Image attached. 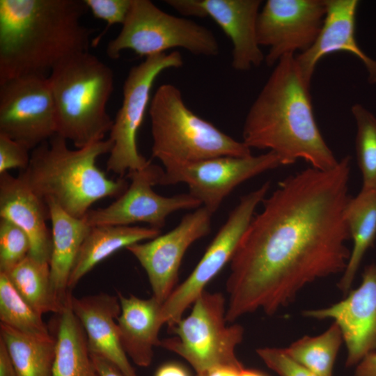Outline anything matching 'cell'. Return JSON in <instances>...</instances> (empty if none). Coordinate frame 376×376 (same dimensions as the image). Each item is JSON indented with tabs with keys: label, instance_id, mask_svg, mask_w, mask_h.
Listing matches in <instances>:
<instances>
[{
	"label": "cell",
	"instance_id": "cell-1",
	"mask_svg": "<svg viewBox=\"0 0 376 376\" xmlns=\"http://www.w3.org/2000/svg\"><path fill=\"white\" fill-rule=\"evenodd\" d=\"M351 157L285 178L263 201L230 262L226 318L273 315L312 282L343 273L350 256L345 210Z\"/></svg>",
	"mask_w": 376,
	"mask_h": 376
},
{
	"label": "cell",
	"instance_id": "cell-2",
	"mask_svg": "<svg viewBox=\"0 0 376 376\" xmlns=\"http://www.w3.org/2000/svg\"><path fill=\"white\" fill-rule=\"evenodd\" d=\"M244 119L242 141L249 148L275 153L281 166L299 159L318 170L335 168L339 160L316 123L308 83L295 54L274 66Z\"/></svg>",
	"mask_w": 376,
	"mask_h": 376
},
{
	"label": "cell",
	"instance_id": "cell-3",
	"mask_svg": "<svg viewBox=\"0 0 376 376\" xmlns=\"http://www.w3.org/2000/svg\"><path fill=\"white\" fill-rule=\"evenodd\" d=\"M80 0H0V83L47 73L88 52L93 29Z\"/></svg>",
	"mask_w": 376,
	"mask_h": 376
},
{
	"label": "cell",
	"instance_id": "cell-4",
	"mask_svg": "<svg viewBox=\"0 0 376 376\" xmlns=\"http://www.w3.org/2000/svg\"><path fill=\"white\" fill-rule=\"evenodd\" d=\"M112 147L109 138L72 150L56 134L33 150L28 166L18 176L43 201L52 199L82 219L94 203L120 196L129 185L123 178H109L96 165Z\"/></svg>",
	"mask_w": 376,
	"mask_h": 376
},
{
	"label": "cell",
	"instance_id": "cell-5",
	"mask_svg": "<svg viewBox=\"0 0 376 376\" xmlns=\"http://www.w3.org/2000/svg\"><path fill=\"white\" fill-rule=\"evenodd\" d=\"M56 114V134L76 148L103 140L113 120L107 104L113 90L111 69L88 52L55 67L48 75Z\"/></svg>",
	"mask_w": 376,
	"mask_h": 376
},
{
	"label": "cell",
	"instance_id": "cell-6",
	"mask_svg": "<svg viewBox=\"0 0 376 376\" xmlns=\"http://www.w3.org/2000/svg\"><path fill=\"white\" fill-rule=\"evenodd\" d=\"M152 156L164 168L221 156L246 157L251 154L242 141H237L194 113L180 89L164 84L150 104Z\"/></svg>",
	"mask_w": 376,
	"mask_h": 376
},
{
	"label": "cell",
	"instance_id": "cell-7",
	"mask_svg": "<svg viewBox=\"0 0 376 376\" xmlns=\"http://www.w3.org/2000/svg\"><path fill=\"white\" fill-rule=\"evenodd\" d=\"M191 306L188 316L168 328L175 336L159 346L185 359L196 374L219 366L244 368L235 354L244 329L227 324L224 295L205 290Z\"/></svg>",
	"mask_w": 376,
	"mask_h": 376
},
{
	"label": "cell",
	"instance_id": "cell-8",
	"mask_svg": "<svg viewBox=\"0 0 376 376\" xmlns=\"http://www.w3.org/2000/svg\"><path fill=\"white\" fill-rule=\"evenodd\" d=\"M173 48L205 56L219 53L218 41L207 27L167 13L150 0H132L121 31L109 42L106 52L112 59L125 49L146 58Z\"/></svg>",
	"mask_w": 376,
	"mask_h": 376
},
{
	"label": "cell",
	"instance_id": "cell-9",
	"mask_svg": "<svg viewBox=\"0 0 376 376\" xmlns=\"http://www.w3.org/2000/svg\"><path fill=\"white\" fill-rule=\"evenodd\" d=\"M184 63L178 51L146 57L129 71L123 87V102L109 132L113 147L107 170L123 176L130 171L145 168L151 161L138 150L137 135L148 108L150 91L157 77L169 68Z\"/></svg>",
	"mask_w": 376,
	"mask_h": 376
},
{
	"label": "cell",
	"instance_id": "cell-10",
	"mask_svg": "<svg viewBox=\"0 0 376 376\" xmlns=\"http://www.w3.org/2000/svg\"><path fill=\"white\" fill-rule=\"evenodd\" d=\"M269 188L267 181L240 198L191 273L162 304L160 320L163 325L170 328L177 323L207 285L230 262L256 207Z\"/></svg>",
	"mask_w": 376,
	"mask_h": 376
},
{
	"label": "cell",
	"instance_id": "cell-11",
	"mask_svg": "<svg viewBox=\"0 0 376 376\" xmlns=\"http://www.w3.org/2000/svg\"><path fill=\"white\" fill-rule=\"evenodd\" d=\"M280 166L279 158L271 151L246 157L221 156L166 166L159 185L186 184L189 193L214 214L237 186Z\"/></svg>",
	"mask_w": 376,
	"mask_h": 376
},
{
	"label": "cell",
	"instance_id": "cell-12",
	"mask_svg": "<svg viewBox=\"0 0 376 376\" xmlns=\"http://www.w3.org/2000/svg\"><path fill=\"white\" fill-rule=\"evenodd\" d=\"M162 175L163 169L151 162L142 169L128 172L130 184L126 190L109 205L90 210L82 219L91 227L146 223L161 230L171 214L202 206L189 193L173 196L156 193L152 187L159 185Z\"/></svg>",
	"mask_w": 376,
	"mask_h": 376
},
{
	"label": "cell",
	"instance_id": "cell-13",
	"mask_svg": "<svg viewBox=\"0 0 376 376\" xmlns=\"http://www.w3.org/2000/svg\"><path fill=\"white\" fill-rule=\"evenodd\" d=\"M56 134V108L48 77L0 83V134L33 150Z\"/></svg>",
	"mask_w": 376,
	"mask_h": 376
},
{
	"label": "cell",
	"instance_id": "cell-14",
	"mask_svg": "<svg viewBox=\"0 0 376 376\" xmlns=\"http://www.w3.org/2000/svg\"><path fill=\"white\" fill-rule=\"evenodd\" d=\"M325 13L324 0L266 1L258 17L256 34L259 45L269 48L267 65L308 49L320 33Z\"/></svg>",
	"mask_w": 376,
	"mask_h": 376
},
{
	"label": "cell",
	"instance_id": "cell-15",
	"mask_svg": "<svg viewBox=\"0 0 376 376\" xmlns=\"http://www.w3.org/2000/svg\"><path fill=\"white\" fill-rule=\"evenodd\" d=\"M212 215L201 206L186 214L168 233L126 248L144 269L152 297L160 303L178 285L179 269L187 249L210 233Z\"/></svg>",
	"mask_w": 376,
	"mask_h": 376
},
{
	"label": "cell",
	"instance_id": "cell-16",
	"mask_svg": "<svg viewBox=\"0 0 376 376\" xmlns=\"http://www.w3.org/2000/svg\"><path fill=\"white\" fill-rule=\"evenodd\" d=\"M180 14L209 17L229 38L233 45V68L246 72L265 61L257 40L256 26L260 0H166Z\"/></svg>",
	"mask_w": 376,
	"mask_h": 376
},
{
	"label": "cell",
	"instance_id": "cell-17",
	"mask_svg": "<svg viewBox=\"0 0 376 376\" xmlns=\"http://www.w3.org/2000/svg\"><path fill=\"white\" fill-rule=\"evenodd\" d=\"M302 314L318 320H334L347 347L346 367L357 365L366 355L376 351V263L365 267L361 283L350 290L344 299Z\"/></svg>",
	"mask_w": 376,
	"mask_h": 376
},
{
	"label": "cell",
	"instance_id": "cell-18",
	"mask_svg": "<svg viewBox=\"0 0 376 376\" xmlns=\"http://www.w3.org/2000/svg\"><path fill=\"white\" fill-rule=\"evenodd\" d=\"M326 13L320 33L313 45L295 56L305 79L311 83L319 61L336 52H346L363 65L368 81L376 85V59L362 50L356 38V18L358 0H324Z\"/></svg>",
	"mask_w": 376,
	"mask_h": 376
},
{
	"label": "cell",
	"instance_id": "cell-19",
	"mask_svg": "<svg viewBox=\"0 0 376 376\" xmlns=\"http://www.w3.org/2000/svg\"><path fill=\"white\" fill-rule=\"evenodd\" d=\"M70 305L85 331L91 354L109 360L125 376H137L118 334L120 304L118 296L104 292L82 297L71 295Z\"/></svg>",
	"mask_w": 376,
	"mask_h": 376
},
{
	"label": "cell",
	"instance_id": "cell-20",
	"mask_svg": "<svg viewBox=\"0 0 376 376\" xmlns=\"http://www.w3.org/2000/svg\"><path fill=\"white\" fill-rule=\"evenodd\" d=\"M0 217L15 224L28 235L29 256L42 262H50L52 239L47 226L48 206L19 177L8 172L0 173Z\"/></svg>",
	"mask_w": 376,
	"mask_h": 376
},
{
	"label": "cell",
	"instance_id": "cell-21",
	"mask_svg": "<svg viewBox=\"0 0 376 376\" xmlns=\"http://www.w3.org/2000/svg\"><path fill=\"white\" fill-rule=\"evenodd\" d=\"M120 313L117 326L121 345L133 362L141 367L150 365L156 346H159V332L162 304L152 296L141 299L118 292Z\"/></svg>",
	"mask_w": 376,
	"mask_h": 376
},
{
	"label": "cell",
	"instance_id": "cell-22",
	"mask_svg": "<svg viewBox=\"0 0 376 376\" xmlns=\"http://www.w3.org/2000/svg\"><path fill=\"white\" fill-rule=\"evenodd\" d=\"M52 223V249L49 262L52 285L65 304L70 296L68 281L81 245L91 230L83 219L65 212L52 199L45 201Z\"/></svg>",
	"mask_w": 376,
	"mask_h": 376
},
{
	"label": "cell",
	"instance_id": "cell-23",
	"mask_svg": "<svg viewBox=\"0 0 376 376\" xmlns=\"http://www.w3.org/2000/svg\"><path fill=\"white\" fill-rule=\"evenodd\" d=\"M161 230L152 227L99 225L91 228L75 262L68 281L72 290L96 265L121 249L152 240Z\"/></svg>",
	"mask_w": 376,
	"mask_h": 376
},
{
	"label": "cell",
	"instance_id": "cell-24",
	"mask_svg": "<svg viewBox=\"0 0 376 376\" xmlns=\"http://www.w3.org/2000/svg\"><path fill=\"white\" fill-rule=\"evenodd\" d=\"M71 295L58 313L52 376H98L85 331L72 309Z\"/></svg>",
	"mask_w": 376,
	"mask_h": 376
},
{
	"label": "cell",
	"instance_id": "cell-25",
	"mask_svg": "<svg viewBox=\"0 0 376 376\" xmlns=\"http://www.w3.org/2000/svg\"><path fill=\"white\" fill-rule=\"evenodd\" d=\"M345 219L353 247L337 285L347 295L366 252L376 239V188L361 189L355 197H350L345 210Z\"/></svg>",
	"mask_w": 376,
	"mask_h": 376
},
{
	"label": "cell",
	"instance_id": "cell-26",
	"mask_svg": "<svg viewBox=\"0 0 376 376\" xmlns=\"http://www.w3.org/2000/svg\"><path fill=\"white\" fill-rule=\"evenodd\" d=\"M5 274L20 295L39 314H58L63 309L65 304L54 289L49 263L29 255Z\"/></svg>",
	"mask_w": 376,
	"mask_h": 376
},
{
	"label": "cell",
	"instance_id": "cell-27",
	"mask_svg": "<svg viewBox=\"0 0 376 376\" xmlns=\"http://www.w3.org/2000/svg\"><path fill=\"white\" fill-rule=\"evenodd\" d=\"M0 338L5 343L17 376H52L55 338L39 339L0 323Z\"/></svg>",
	"mask_w": 376,
	"mask_h": 376
},
{
	"label": "cell",
	"instance_id": "cell-28",
	"mask_svg": "<svg viewBox=\"0 0 376 376\" xmlns=\"http://www.w3.org/2000/svg\"><path fill=\"white\" fill-rule=\"evenodd\" d=\"M343 341L340 329L334 322L322 334L304 336L283 350L318 376H333L334 363Z\"/></svg>",
	"mask_w": 376,
	"mask_h": 376
},
{
	"label": "cell",
	"instance_id": "cell-29",
	"mask_svg": "<svg viewBox=\"0 0 376 376\" xmlns=\"http://www.w3.org/2000/svg\"><path fill=\"white\" fill-rule=\"evenodd\" d=\"M20 295L8 276L0 272V320L26 335L39 339L54 338L42 318Z\"/></svg>",
	"mask_w": 376,
	"mask_h": 376
},
{
	"label": "cell",
	"instance_id": "cell-30",
	"mask_svg": "<svg viewBox=\"0 0 376 376\" xmlns=\"http://www.w3.org/2000/svg\"><path fill=\"white\" fill-rule=\"evenodd\" d=\"M356 125L355 152L363 189L376 188V116L360 103L351 107Z\"/></svg>",
	"mask_w": 376,
	"mask_h": 376
},
{
	"label": "cell",
	"instance_id": "cell-31",
	"mask_svg": "<svg viewBox=\"0 0 376 376\" xmlns=\"http://www.w3.org/2000/svg\"><path fill=\"white\" fill-rule=\"evenodd\" d=\"M30 250L27 234L12 221L1 219L0 272H8L29 255Z\"/></svg>",
	"mask_w": 376,
	"mask_h": 376
},
{
	"label": "cell",
	"instance_id": "cell-32",
	"mask_svg": "<svg viewBox=\"0 0 376 376\" xmlns=\"http://www.w3.org/2000/svg\"><path fill=\"white\" fill-rule=\"evenodd\" d=\"M256 352L279 376H318L289 357L283 348L265 347L257 349Z\"/></svg>",
	"mask_w": 376,
	"mask_h": 376
},
{
	"label": "cell",
	"instance_id": "cell-33",
	"mask_svg": "<svg viewBox=\"0 0 376 376\" xmlns=\"http://www.w3.org/2000/svg\"><path fill=\"white\" fill-rule=\"evenodd\" d=\"M88 9L91 10L95 18L104 20L107 27L101 34L102 36L107 29L113 24H123L127 16L132 0H84ZM93 41L95 45L102 36Z\"/></svg>",
	"mask_w": 376,
	"mask_h": 376
},
{
	"label": "cell",
	"instance_id": "cell-34",
	"mask_svg": "<svg viewBox=\"0 0 376 376\" xmlns=\"http://www.w3.org/2000/svg\"><path fill=\"white\" fill-rule=\"evenodd\" d=\"M29 150L22 143L0 134V173L12 169H26L31 157Z\"/></svg>",
	"mask_w": 376,
	"mask_h": 376
},
{
	"label": "cell",
	"instance_id": "cell-35",
	"mask_svg": "<svg viewBox=\"0 0 376 376\" xmlns=\"http://www.w3.org/2000/svg\"><path fill=\"white\" fill-rule=\"evenodd\" d=\"M91 360L98 376H125L123 372L109 360L91 354Z\"/></svg>",
	"mask_w": 376,
	"mask_h": 376
},
{
	"label": "cell",
	"instance_id": "cell-36",
	"mask_svg": "<svg viewBox=\"0 0 376 376\" xmlns=\"http://www.w3.org/2000/svg\"><path fill=\"white\" fill-rule=\"evenodd\" d=\"M357 365L354 376H376V351L366 355Z\"/></svg>",
	"mask_w": 376,
	"mask_h": 376
},
{
	"label": "cell",
	"instance_id": "cell-37",
	"mask_svg": "<svg viewBox=\"0 0 376 376\" xmlns=\"http://www.w3.org/2000/svg\"><path fill=\"white\" fill-rule=\"evenodd\" d=\"M0 376H17L13 361L1 338H0Z\"/></svg>",
	"mask_w": 376,
	"mask_h": 376
},
{
	"label": "cell",
	"instance_id": "cell-38",
	"mask_svg": "<svg viewBox=\"0 0 376 376\" xmlns=\"http://www.w3.org/2000/svg\"><path fill=\"white\" fill-rule=\"evenodd\" d=\"M154 376H191L187 369L175 362H168L159 366Z\"/></svg>",
	"mask_w": 376,
	"mask_h": 376
},
{
	"label": "cell",
	"instance_id": "cell-39",
	"mask_svg": "<svg viewBox=\"0 0 376 376\" xmlns=\"http://www.w3.org/2000/svg\"><path fill=\"white\" fill-rule=\"evenodd\" d=\"M244 368L219 366L196 374V376H240V372Z\"/></svg>",
	"mask_w": 376,
	"mask_h": 376
},
{
	"label": "cell",
	"instance_id": "cell-40",
	"mask_svg": "<svg viewBox=\"0 0 376 376\" xmlns=\"http://www.w3.org/2000/svg\"><path fill=\"white\" fill-rule=\"evenodd\" d=\"M240 376H267L264 373L256 369L245 368H244L241 372Z\"/></svg>",
	"mask_w": 376,
	"mask_h": 376
}]
</instances>
